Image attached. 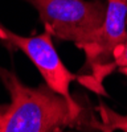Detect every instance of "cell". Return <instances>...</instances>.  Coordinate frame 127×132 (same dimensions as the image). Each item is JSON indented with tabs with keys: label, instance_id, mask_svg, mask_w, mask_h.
<instances>
[{
	"label": "cell",
	"instance_id": "8992f818",
	"mask_svg": "<svg viewBox=\"0 0 127 132\" xmlns=\"http://www.w3.org/2000/svg\"><path fill=\"white\" fill-rule=\"evenodd\" d=\"M116 68L127 69V36H126V41H124L122 52L119 53V56L114 61V69H116Z\"/></svg>",
	"mask_w": 127,
	"mask_h": 132
},
{
	"label": "cell",
	"instance_id": "3957f363",
	"mask_svg": "<svg viewBox=\"0 0 127 132\" xmlns=\"http://www.w3.org/2000/svg\"><path fill=\"white\" fill-rule=\"evenodd\" d=\"M127 36V0H106L103 24L94 40L83 46L86 68L93 71L94 89L114 71V61L123 49Z\"/></svg>",
	"mask_w": 127,
	"mask_h": 132
},
{
	"label": "cell",
	"instance_id": "6da1fadb",
	"mask_svg": "<svg viewBox=\"0 0 127 132\" xmlns=\"http://www.w3.org/2000/svg\"><path fill=\"white\" fill-rule=\"evenodd\" d=\"M0 79L11 95L0 132H58L76 126L81 114L76 101H68L46 83L29 87L3 68H0Z\"/></svg>",
	"mask_w": 127,
	"mask_h": 132
},
{
	"label": "cell",
	"instance_id": "52a82bcc",
	"mask_svg": "<svg viewBox=\"0 0 127 132\" xmlns=\"http://www.w3.org/2000/svg\"><path fill=\"white\" fill-rule=\"evenodd\" d=\"M2 118H3V112L0 111V124H2Z\"/></svg>",
	"mask_w": 127,
	"mask_h": 132
},
{
	"label": "cell",
	"instance_id": "277c9868",
	"mask_svg": "<svg viewBox=\"0 0 127 132\" xmlns=\"http://www.w3.org/2000/svg\"><path fill=\"white\" fill-rule=\"evenodd\" d=\"M0 38L23 52L36 66L45 83L53 91L66 98L68 101L74 102L69 91V86L77 79V75L70 73L58 57L52 42V35L48 30L38 36L25 37L19 36L0 25Z\"/></svg>",
	"mask_w": 127,
	"mask_h": 132
},
{
	"label": "cell",
	"instance_id": "5b68a950",
	"mask_svg": "<svg viewBox=\"0 0 127 132\" xmlns=\"http://www.w3.org/2000/svg\"><path fill=\"white\" fill-rule=\"evenodd\" d=\"M99 115L102 123L97 124V127L103 132H114L116 129L127 132V115H121L105 104L99 106Z\"/></svg>",
	"mask_w": 127,
	"mask_h": 132
},
{
	"label": "cell",
	"instance_id": "7a4b0ae2",
	"mask_svg": "<svg viewBox=\"0 0 127 132\" xmlns=\"http://www.w3.org/2000/svg\"><path fill=\"white\" fill-rule=\"evenodd\" d=\"M52 36L74 42L78 48L90 44L103 24L106 3L99 0H29Z\"/></svg>",
	"mask_w": 127,
	"mask_h": 132
}]
</instances>
